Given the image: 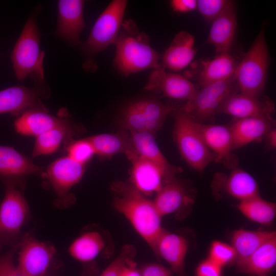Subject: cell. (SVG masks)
Instances as JSON below:
<instances>
[{"label":"cell","instance_id":"30","mask_svg":"<svg viewBox=\"0 0 276 276\" xmlns=\"http://www.w3.org/2000/svg\"><path fill=\"white\" fill-rule=\"evenodd\" d=\"M105 244L100 233L89 231L76 238L70 245L68 251L72 258L86 264L94 261L105 248Z\"/></svg>","mask_w":276,"mask_h":276},{"label":"cell","instance_id":"5","mask_svg":"<svg viewBox=\"0 0 276 276\" xmlns=\"http://www.w3.org/2000/svg\"><path fill=\"white\" fill-rule=\"evenodd\" d=\"M171 113L174 118L173 137L180 155L193 170L203 172L214 156L206 145L197 121L179 108Z\"/></svg>","mask_w":276,"mask_h":276},{"label":"cell","instance_id":"8","mask_svg":"<svg viewBox=\"0 0 276 276\" xmlns=\"http://www.w3.org/2000/svg\"><path fill=\"white\" fill-rule=\"evenodd\" d=\"M238 91L235 77L202 86L194 97L179 108L200 123L218 112L221 106L232 95Z\"/></svg>","mask_w":276,"mask_h":276},{"label":"cell","instance_id":"3","mask_svg":"<svg viewBox=\"0 0 276 276\" xmlns=\"http://www.w3.org/2000/svg\"><path fill=\"white\" fill-rule=\"evenodd\" d=\"M40 34L36 15L27 19L11 54V60L17 80L29 78L36 83L43 82L44 52L40 49Z\"/></svg>","mask_w":276,"mask_h":276},{"label":"cell","instance_id":"9","mask_svg":"<svg viewBox=\"0 0 276 276\" xmlns=\"http://www.w3.org/2000/svg\"><path fill=\"white\" fill-rule=\"evenodd\" d=\"M85 170V165L67 155L56 159L44 169L41 176L57 196L58 205L67 206L74 202L70 191L81 180Z\"/></svg>","mask_w":276,"mask_h":276},{"label":"cell","instance_id":"34","mask_svg":"<svg viewBox=\"0 0 276 276\" xmlns=\"http://www.w3.org/2000/svg\"><path fill=\"white\" fill-rule=\"evenodd\" d=\"M67 156L85 165L95 155L94 147L86 138L72 141L65 149Z\"/></svg>","mask_w":276,"mask_h":276},{"label":"cell","instance_id":"14","mask_svg":"<svg viewBox=\"0 0 276 276\" xmlns=\"http://www.w3.org/2000/svg\"><path fill=\"white\" fill-rule=\"evenodd\" d=\"M127 158L131 164L130 183L145 196L156 194L171 181L162 169L137 153Z\"/></svg>","mask_w":276,"mask_h":276},{"label":"cell","instance_id":"15","mask_svg":"<svg viewBox=\"0 0 276 276\" xmlns=\"http://www.w3.org/2000/svg\"><path fill=\"white\" fill-rule=\"evenodd\" d=\"M84 1H58V18L56 35L71 45L80 42V36L86 27L84 18Z\"/></svg>","mask_w":276,"mask_h":276},{"label":"cell","instance_id":"7","mask_svg":"<svg viewBox=\"0 0 276 276\" xmlns=\"http://www.w3.org/2000/svg\"><path fill=\"white\" fill-rule=\"evenodd\" d=\"M127 4L125 0H113L99 16L82 47L86 56L93 57L115 43L123 22Z\"/></svg>","mask_w":276,"mask_h":276},{"label":"cell","instance_id":"31","mask_svg":"<svg viewBox=\"0 0 276 276\" xmlns=\"http://www.w3.org/2000/svg\"><path fill=\"white\" fill-rule=\"evenodd\" d=\"M275 236L276 233L273 231H255L244 229L235 231L232 236V245L236 251V263L247 258L261 245Z\"/></svg>","mask_w":276,"mask_h":276},{"label":"cell","instance_id":"24","mask_svg":"<svg viewBox=\"0 0 276 276\" xmlns=\"http://www.w3.org/2000/svg\"><path fill=\"white\" fill-rule=\"evenodd\" d=\"M194 44L195 38L191 34L185 31L178 32L165 51L161 66L173 71L187 67L192 62L197 52Z\"/></svg>","mask_w":276,"mask_h":276},{"label":"cell","instance_id":"26","mask_svg":"<svg viewBox=\"0 0 276 276\" xmlns=\"http://www.w3.org/2000/svg\"><path fill=\"white\" fill-rule=\"evenodd\" d=\"M136 153L158 166L171 181L176 178L181 169L171 165L162 152L154 135L147 132L130 131Z\"/></svg>","mask_w":276,"mask_h":276},{"label":"cell","instance_id":"37","mask_svg":"<svg viewBox=\"0 0 276 276\" xmlns=\"http://www.w3.org/2000/svg\"><path fill=\"white\" fill-rule=\"evenodd\" d=\"M231 2L228 0H198L196 9L206 20L212 22L227 8Z\"/></svg>","mask_w":276,"mask_h":276},{"label":"cell","instance_id":"39","mask_svg":"<svg viewBox=\"0 0 276 276\" xmlns=\"http://www.w3.org/2000/svg\"><path fill=\"white\" fill-rule=\"evenodd\" d=\"M222 267L208 258L201 262L196 268V276H222Z\"/></svg>","mask_w":276,"mask_h":276},{"label":"cell","instance_id":"33","mask_svg":"<svg viewBox=\"0 0 276 276\" xmlns=\"http://www.w3.org/2000/svg\"><path fill=\"white\" fill-rule=\"evenodd\" d=\"M237 208L249 220L265 225L272 222L276 214L275 204L260 195L240 201Z\"/></svg>","mask_w":276,"mask_h":276},{"label":"cell","instance_id":"10","mask_svg":"<svg viewBox=\"0 0 276 276\" xmlns=\"http://www.w3.org/2000/svg\"><path fill=\"white\" fill-rule=\"evenodd\" d=\"M17 268L27 276H47L56 254L50 242L37 240L30 233L25 234L18 242Z\"/></svg>","mask_w":276,"mask_h":276},{"label":"cell","instance_id":"44","mask_svg":"<svg viewBox=\"0 0 276 276\" xmlns=\"http://www.w3.org/2000/svg\"><path fill=\"white\" fill-rule=\"evenodd\" d=\"M268 145L272 149L276 147V129L274 127L272 128L266 135Z\"/></svg>","mask_w":276,"mask_h":276},{"label":"cell","instance_id":"16","mask_svg":"<svg viewBox=\"0 0 276 276\" xmlns=\"http://www.w3.org/2000/svg\"><path fill=\"white\" fill-rule=\"evenodd\" d=\"M273 102L267 98H260L237 91L222 104L218 112L236 119L247 118H272L274 112Z\"/></svg>","mask_w":276,"mask_h":276},{"label":"cell","instance_id":"6","mask_svg":"<svg viewBox=\"0 0 276 276\" xmlns=\"http://www.w3.org/2000/svg\"><path fill=\"white\" fill-rule=\"evenodd\" d=\"M4 186L5 195L0 204V241L14 245L21 239V230L30 220L31 212L20 188L10 183Z\"/></svg>","mask_w":276,"mask_h":276},{"label":"cell","instance_id":"19","mask_svg":"<svg viewBox=\"0 0 276 276\" xmlns=\"http://www.w3.org/2000/svg\"><path fill=\"white\" fill-rule=\"evenodd\" d=\"M153 201L163 217L171 214H179L192 204L194 198L187 185L176 177L155 194Z\"/></svg>","mask_w":276,"mask_h":276},{"label":"cell","instance_id":"41","mask_svg":"<svg viewBox=\"0 0 276 276\" xmlns=\"http://www.w3.org/2000/svg\"><path fill=\"white\" fill-rule=\"evenodd\" d=\"M172 10L178 13H188L197 9L196 0H172L170 2Z\"/></svg>","mask_w":276,"mask_h":276},{"label":"cell","instance_id":"36","mask_svg":"<svg viewBox=\"0 0 276 276\" xmlns=\"http://www.w3.org/2000/svg\"><path fill=\"white\" fill-rule=\"evenodd\" d=\"M208 258L223 267L236 261V254L232 245L215 241L210 247Z\"/></svg>","mask_w":276,"mask_h":276},{"label":"cell","instance_id":"22","mask_svg":"<svg viewBox=\"0 0 276 276\" xmlns=\"http://www.w3.org/2000/svg\"><path fill=\"white\" fill-rule=\"evenodd\" d=\"M272 118L253 117L236 119L229 127L233 150L258 141L274 127Z\"/></svg>","mask_w":276,"mask_h":276},{"label":"cell","instance_id":"20","mask_svg":"<svg viewBox=\"0 0 276 276\" xmlns=\"http://www.w3.org/2000/svg\"><path fill=\"white\" fill-rule=\"evenodd\" d=\"M207 41L213 45L217 54L228 53L236 36L237 17L234 3L212 22Z\"/></svg>","mask_w":276,"mask_h":276},{"label":"cell","instance_id":"11","mask_svg":"<svg viewBox=\"0 0 276 276\" xmlns=\"http://www.w3.org/2000/svg\"><path fill=\"white\" fill-rule=\"evenodd\" d=\"M44 81L32 87L15 85L0 90V114L20 115L34 108H45L41 100L50 96Z\"/></svg>","mask_w":276,"mask_h":276},{"label":"cell","instance_id":"42","mask_svg":"<svg viewBox=\"0 0 276 276\" xmlns=\"http://www.w3.org/2000/svg\"><path fill=\"white\" fill-rule=\"evenodd\" d=\"M120 276H142L133 260H130L122 269Z\"/></svg>","mask_w":276,"mask_h":276},{"label":"cell","instance_id":"23","mask_svg":"<svg viewBox=\"0 0 276 276\" xmlns=\"http://www.w3.org/2000/svg\"><path fill=\"white\" fill-rule=\"evenodd\" d=\"M69 119L51 114L46 108H34L19 115L14 121V126L19 134L36 137L63 124Z\"/></svg>","mask_w":276,"mask_h":276},{"label":"cell","instance_id":"27","mask_svg":"<svg viewBox=\"0 0 276 276\" xmlns=\"http://www.w3.org/2000/svg\"><path fill=\"white\" fill-rule=\"evenodd\" d=\"M237 270L252 276L267 275L276 265V236L271 238L244 260L236 263Z\"/></svg>","mask_w":276,"mask_h":276},{"label":"cell","instance_id":"2","mask_svg":"<svg viewBox=\"0 0 276 276\" xmlns=\"http://www.w3.org/2000/svg\"><path fill=\"white\" fill-rule=\"evenodd\" d=\"M114 44V66L125 76L161 66L160 54L150 45L147 34L140 31L132 19L123 21Z\"/></svg>","mask_w":276,"mask_h":276},{"label":"cell","instance_id":"17","mask_svg":"<svg viewBox=\"0 0 276 276\" xmlns=\"http://www.w3.org/2000/svg\"><path fill=\"white\" fill-rule=\"evenodd\" d=\"M197 124L206 145L214 156V160L223 164L232 170L238 167V158L232 153V141L229 127L198 122Z\"/></svg>","mask_w":276,"mask_h":276},{"label":"cell","instance_id":"1","mask_svg":"<svg viewBox=\"0 0 276 276\" xmlns=\"http://www.w3.org/2000/svg\"><path fill=\"white\" fill-rule=\"evenodd\" d=\"M113 205L130 223L139 235L154 252L156 242L164 232L162 216L153 200L136 189L130 182L117 181L112 183Z\"/></svg>","mask_w":276,"mask_h":276},{"label":"cell","instance_id":"25","mask_svg":"<svg viewBox=\"0 0 276 276\" xmlns=\"http://www.w3.org/2000/svg\"><path fill=\"white\" fill-rule=\"evenodd\" d=\"M80 128L70 119L63 124L36 137L32 157L51 154L63 144L64 148L79 134Z\"/></svg>","mask_w":276,"mask_h":276},{"label":"cell","instance_id":"35","mask_svg":"<svg viewBox=\"0 0 276 276\" xmlns=\"http://www.w3.org/2000/svg\"><path fill=\"white\" fill-rule=\"evenodd\" d=\"M135 255L136 249L133 245H124L118 256L98 276H120L123 267L133 260Z\"/></svg>","mask_w":276,"mask_h":276},{"label":"cell","instance_id":"43","mask_svg":"<svg viewBox=\"0 0 276 276\" xmlns=\"http://www.w3.org/2000/svg\"><path fill=\"white\" fill-rule=\"evenodd\" d=\"M99 270L95 262L84 264L79 276H98Z\"/></svg>","mask_w":276,"mask_h":276},{"label":"cell","instance_id":"18","mask_svg":"<svg viewBox=\"0 0 276 276\" xmlns=\"http://www.w3.org/2000/svg\"><path fill=\"white\" fill-rule=\"evenodd\" d=\"M237 63L229 53L219 54L211 59L200 62L186 77H194L202 87L233 77Z\"/></svg>","mask_w":276,"mask_h":276},{"label":"cell","instance_id":"45","mask_svg":"<svg viewBox=\"0 0 276 276\" xmlns=\"http://www.w3.org/2000/svg\"><path fill=\"white\" fill-rule=\"evenodd\" d=\"M261 276H267V275H261Z\"/></svg>","mask_w":276,"mask_h":276},{"label":"cell","instance_id":"29","mask_svg":"<svg viewBox=\"0 0 276 276\" xmlns=\"http://www.w3.org/2000/svg\"><path fill=\"white\" fill-rule=\"evenodd\" d=\"M221 178L225 192L239 201L259 195L257 181L243 169L237 167L228 176Z\"/></svg>","mask_w":276,"mask_h":276},{"label":"cell","instance_id":"40","mask_svg":"<svg viewBox=\"0 0 276 276\" xmlns=\"http://www.w3.org/2000/svg\"><path fill=\"white\" fill-rule=\"evenodd\" d=\"M142 276H173V272L157 263H150L144 265L140 270Z\"/></svg>","mask_w":276,"mask_h":276},{"label":"cell","instance_id":"21","mask_svg":"<svg viewBox=\"0 0 276 276\" xmlns=\"http://www.w3.org/2000/svg\"><path fill=\"white\" fill-rule=\"evenodd\" d=\"M188 247L183 237L164 229L156 242L154 254L170 265L173 273L186 276L185 262Z\"/></svg>","mask_w":276,"mask_h":276},{"label":"cell","instance_id":"32","mask_svg":"<svg viewBox=\"0 0 276 276\" xmlns=\"http://www.w3.org/2000/svg\"><path fill=\"white\" fill-rule=\"evenodd\" d=\"M120 123L123 130L128 131L147 132L154 134L163 124L149 120L139 106L137 101L127 105L122 110Z\"/></svg>","mask_w":276,"mask_h":276},{"label":"cell","instance_id":"4","mask_svg":"<svg viewBox=\"0 0 276 276\" xmlns=\"http://www.w3.org/2000/svg\"><path fill=\"white\" fill-rule=\"evenodd\" d=\"M269 64L265 27L263 26L250 48L237 63L234 77L238 91L260 96L266 85Z\"/></svg>","mask_w":276,"mask_h":276},{"label":"cell","instance_id":"38","mask_svg":"<svg viewBox=\"0 0 276 276\" xmlns=\"http://www.w3.org/2000/svg\"><path fill=\"white\" fill-rule=\"evenodd\" d=\"M17 249L18 244H16L10 250L0 256V276H27L14 265L13 256ZM47 276L53 275L50 273Z\"/></svg>","mask_w":276,"mask_h":276},{"label":"cell","instance_id":"13","mask_svg":"<svg viewBox=\"0 0 276 276\" xmlns=\"http://www.w3.org/2000/svg\"><path fill=\"white\" fill-rule=\"evenodd\" d=\"M145 88L159 93L168 98L190 100L198 88L186 76L173 73H167L162 66L154 69L150 74Z\"/></svg>","mask_w":276,"mask_h":276},{"label":"cell","instance_id":"12","mask_svg":"<svg viewBox=\"0 0 276 276\" xmlns=\"http://www.w3.org/2000/svg\"><path fill=\"white\" fill-rule=\"evenodd\" d=\"M43 170L14 148L0 145V180L4 184H12L22 190L28 176L41 175Z\"/></svg>","mask_w":276,"mask_h":276},{"label":"cell","instance_id":"28","mask_svg":"<svg viewBox=\"0 0 276 276\" xmlns=\"http://www.w3.org/2000/svg\"><path fill=\"white\" fill-rule=\"evenodd\" d=\"M93 145L95 154L108 158L119 154L127 157L136 153L129 132L122 130L114 133H102L87 137Z\"/></svg>","mask_w":276,"mask_h":276}]
</instances>
